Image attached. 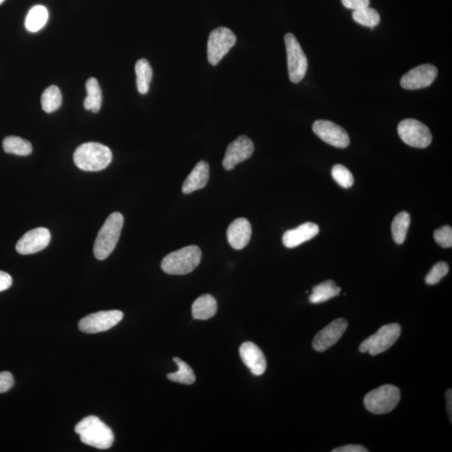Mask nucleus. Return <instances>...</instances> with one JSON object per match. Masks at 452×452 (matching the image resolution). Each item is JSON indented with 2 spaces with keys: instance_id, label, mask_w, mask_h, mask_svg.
Segmentation results:
<instances>
[{
  "instance_id": "1",
  "label": "nucleus",
  "mask_w": 452,
  "mask_h": 452,
  "mask_svg": "<svg viewBox=\"0 0 452 452\" xmlns=\"http://www.w3.org/2000/svg\"><path fill=\"white\" fill-rule=\"evenodd\" d=\"M75 431L80 435L82 443L98 449H109L114 442L113 430L97 416L83 419L75 427Z\"/></svg>"
},
{
  "instance_id": "2",
  "label": "nucleus",
  "mask_w": 452,
  "mask_h": 452,
  "mask_svg": "<svg viewBox=\"0 0 452 452\" xmlns=\"http://www.w3.org/2000/svg\"><path fill=\"white\" fill-rule=\"evenodd\" d=\"M75 164L77 168L88 172L105 169L113 160L111 149L99 143H86L79 146L74 153Z\"/></svg>"
},
{
  "instance_id": "3",
  "label": "nucleus",
  "mask_w": 452,
  "mask_h": 452,
  "mask_svg": "<svg viewBox=\"0 0 452 452\" xmlns=\"http://www.w3.org/2000/svg\"><path fill=\"white\" fill-rule=\"evenodd\" d=\"M202 253L197 246L186 247L169 253L161 263V268L169 275H186L201 263Z\"/></svg>"
},
{
  "instance_id": "4",
  "label": "nucleus",
  "mask_w": 452,
  "mask_h": 452,
  "mask_svg": "<svg viewBox=\"0 0 452 452\" xmlns=\"http://www.w3.org/2000/svg\"><path fill=\"white\" fill-rule=\"evenodd\" d=\"M123 215L114 212L106 219L94 244V256L99 260H105L114 251L123 226Z\"/></svg>"
},
{
  "instance_id": "5",
  "label": "nucleus",
  "mask_w": 452,
  "mask_h": 452,
  "mask_svg": "<svg viewBox=\"0 0 452 452\" xmlns=\"http://www.w3.org/2000/svg\"><path fill=\"white\" fill-rule=\"evenodd\" d=\"M400 400V389L395 385L384 384L368 393L364 397V405L368 412L383 414L392 412Z\"/></svg>"
},
{
  "instance_id": "6",
  "label": "nucleus",
  "mask_w": 452,
  "mask_h": 452,
  "mask_svg": "<svg viewBox=\"0 0 452 452\" xmlns=\"http://www.w3.org/2000/svg\"><path fill=\"white\" fill-rule=\"evenodd\" d=\"M400 334L401 327L398 323L381 327L375 334L361 343L359 352L363 354L368 352L372 356L382 354L396 343Z\"/></svg>"
},
{
  "instance_id": "7",
  "label": "nucleus",
  "mask_w": 452,
  "mask_h": 452,
  "mask_svg": "<svg viewBox=\"0 0 452 452\" xmlns=\"http://www.w3.org/2000/svg\"><path fill=\"white\" fill-rule=\"evenodd\" d=\"M285 45L287 49L289 78L297 84L305 77L309 66L308 59L296 37L291 33L285 36Z\"/></svg>"
},
{
  "instance_id": "8",
  "label": "nucleus",
  "mask_w": 452,
  "mask_h": 452,
  "mask_svg": "<svg viewBox=\"0 0 452 452\" xmlns=\"http://www.w3.org/2000/svg\"><path fill=\"white\" fill-rule=\"evenodd\" d=\"M398 134L410 147L425 148L432 142V135L424 123L416 119H405L398 125Z\"/></svg>"
},
{
  "instance_id": "9",
  "label": "nucleus",
  "mask_w": 452,
  "mask_h": 452,
  "mask_svg": "<svg viewBox=\"0 0 452 452\" xmlns=\"http://www.w3.org/2000/svg\"><path fill=\"white\" fill-rule=\"evenodd\" d=\"M236 42V36L230 29L219 27L210 33L207 56L210 65H217Z\"/></svg>"
},
{
  "instance_id": "10",
  "label": "nucleus",
  "mask_w": 452,
  "mask_h": 452,
  "mask_svg": "<svg viewBox=\"0 0 452 452\" xmlns=\"http://www.w3.org/2000/svg\"><path fill=\"white\" fill-rule=\"evenodd\" d=\"M123 318L119 310L102 311L87 315L78 323L80 331L86 334H98L113 329Z\"/></svg>"
},
{
  "instance_id": "11",
  "label": "nucleus",
  "mask_w": 452,
  "mask_h": 452,
  "mask_svg": "<svg viewBox=\"0 0 452 452\" xmlns=\"http://www.w3.org/2000/svg\"><path fill=\"white\" fill-rule=\"evenodd\" d=\"M313 130L319 139L332 146L345 148L350 145L348 132L342 127L327 120H318L313 123Z\"/></svg>"
},
{
  "instance_id": "12",
  "label": "nucleus",
  "mask_w": 452,
  "mask_h": 452,
  "mask_svg": "<svg viewBox=\"0 0 452 452\" xmlns=\"http://www.w3.org/2000/svg\"><path fill=\"white\" fill-rule=\"evenodd\" d=\"M51 232L47 228L40 227L24 234L16 244V251L20 255H31L44 250L51 242Z\"/></svg>"
},
{
  "instance_id": "13",
  "label": "nucleus",
  "mask_w": 452,
  "mask_h": 452,
  "mask_svg": "<svg viewBox=\"0 0 452 452\" xmlns=\"http://www.w3.org/2000/svg\"><path fill=\"white\" fill-rule=\"evenodd\" d=\"M254 143L247 136H240L228 146L222 162L226 170L233 169L236 165L250 159L254 153Z\"/></svg>"
},
{
  "instance_id": "14",
  "label": "nucleus",
  "mask_w": 452,
  "mask_h": 452,
  "mask_svg": "<svg viewBox=\"0 0 452 452\" xmlns=\"http://www.w3.org/2000/svg\"><path fill=\"white\" fill-rule=\"evenodd\" d=\"M438 74L433 65L425 64L417 66L406 73L400 80V86L406 90L425 88L432 84Z\"/></svg>"
},
{
  "instance_id": "15",
  "label": "nucleus",
  "mask_w": 452,
  "mask_h": 452,
  "mask_svg": "<svg viewBox=\"0 0 452 452\" xmlns=\"http://www.w3.org/2000/svg\"><path fill=\"white\" fill-rule=\"evenodd\" d=\"M348 321L344 318L336 319L330 325L322 329L315 336L313 341V348L318 352H325L343 337L347 329Z\"/></svg>"
},
{
  "instance_id": "16",
  "label": "nucleus",
  "mask_w": 452,
  "mask_h": 452,
  "mask_svg": "<svg viewBox=\"0 0 452 452\" xmlns=\"http://www.w3.org/2000/svg\"><path fill=\"white\" fill-rule=\"evenodd\" d=\"M240 355L253 375H263L267 370V359L260 348L252 342H246L240 347Z\"/></svg>"
},
{
  "instance_id": "17",
  "label": "nucleus",
  "mask_w": 452,
  "mask_h": 452,
  "mask_svg": "<svg viewBox=\"0 0 452 452\" xmlns=\"http://www.w3.org/2000/svg\"><path fill=\"white\" fill-rule=\"evenodd\" d=\"M251 223L244 218H238L232 222L227 230V240L235 250L246 247L251 237Z\"/></svg>"
},
{
  "instance_id": "18",
  "label": "nucleus",
  "mask_w": 452,
  "mask_h": 452,
  "mask_svg": "<svg viewBox=\"0 0 452 452\" xmlns=\"http://www.w3.org/2000/svg\"><path fill=\"white\" fill-rule=\"evenodd\" d=\"M318 232L319 227L316 224L306 222L296 229L286 231L283 236V243L288 248L297 247L315 237Z\"/></svg>"
},
{
  "instance_id": "19",
  "label": "nucleus",
  "mask_w": 452,
  "mask_h": 452,
  "mask_svg": "<svg viewBox=\"0 0 452 452\" xmlns=\"http://www.w3.org/2000/svg\"><path fill=\"white\" fill-rule=\"evenodd\" d=\"M210 178V166L205 161H201L186 178L182 192L189 194L205 187Z\"/></svg>"
},
{
  "instance_id": "20",
  "label": "nucleus",
  "mask_w": 452,
  "mask_h": 452,
  "mask_svg": "<svg viewBox=\"0 0 452 452\" xmlns=\"http://www.w3.org/2000/svg\"><path fill=\"white\" fill-rule=\"evenodd\" d=\"M217 312V302L213 296L205 294L198 297L192 305V315L197 320H207Z\"/></svg>"
},
{
  "instance_id": "21",
  "label": "nucleus",
  "mask_w": 452,
  "mask_h": 452,
  "mask_svg": "<svg viewBox=\"0 0 452 452\" xmlns=\"http://www.w3.org/2000/svg\"><path fill=\"white\" fill-rule=\"evenodd\" d=\"M341 288L338 287L334 281L327 280L315 286L309 297L311 304H318L325 302L339 295Z\"/></svg>"
},
{
  "instance_id": "22",
  "label": "nucleus",
  "mask_w": 452,
  "mask_h": 452,
  "mask_svg": "<svg viewBox=\"0 0 452 452\" xmlns=\"http://www.w3.org/2000/svg\"><path fill=\"white\" fill-rule=\"evenodd\" d=\"M86 88L87 96L84 101V107L86 110L97 114L100 111L102 103V90L97 79L89 78L86 83Z\"/></svg>"
},
{
  "instance_id": "23",
  "label": "nucleus",
  "mask_w": 452,
  "mask_h": 452,
  "mask_svg": "<svg viewBox=\"0 0 452 452\" xmlns=\"http://www.w3.org/2000/svg\"><path fill=\"white\" fill-rule=\"evenodd\" d=\"M135 72L137 76V87H138L139 93L143 95L147 94L153 77V70L148 61L145 59H140L137 61Z\"/></svg>"
},
{
  "instance_id": "24",
  "label": "nucleus",
  "mask_w": 452,
  "mask_h": 452,
  "mask_svg": "<svg viewBox=\"0 0 452 452\" xmlns=\"http://www.w3.org/2000/svg\"><path fill=\"white\" fill-rule=\"evenodd\" d=\"M49 18L47 8L42 6L33 7L29 11L26 20V27L30 32H37L41 30L47 23Z\"/></svg>"
},
{
  "instance_id": "25",
  "label": "nucleus",
  "mask_w": 452,
  "mask_h": 452,
  "mask_svg": "<svg viewBox=\"0 0 452 452\" xmlns=\"http://www.w3.org/2000/svg\"><path fill=\"white\" fill-rule=\"evenodd\" d=\"M3 148L7 153L18 156H28L32 153V145L20 137H7L3 141Z\"/></svg>"
},
{
  "instance_id": "26",
  "label": "nucleus",
  "mask_w": 452,
  "mask_h": 452,
  "mask_svg": "<svg viewBox=\"0 0 452 452\" xmlns=\"http://www.w3.org/2000/svg\"><path fill=\"white\" fill-rule=\"evenodd\" d=\"M410 224V215L408 212H400L396 215L392 222L391 231L393 239L398 244H403Z\"/></svg>"
},
{
  "instance_id": "27",
  "label": "nucleus",
  "mask_w": 452,
  "mask_h": 452,
  "mask_svg": "<svg viewBox=\"0 0 452 452\" xmlns=\"http://www.w3.org/2000/svg\"><path fill=\"white\" fill-rule=\"evenodd\" d=\"M178 366V371L167 375V378L173 382L182 384H192L196 381V375L192 368L185 361L180 358H173Z\"/></svg>"
},
{
  "instance_id": "28",
  "label": "nucleus",
  "mask_w": 452,
  "mask_h": 452,
  "mask_svg": "<svg viewBox=\"0 0 452 452\" xmlns=\"http://www.w3.org/2000/svg\"><path fill=\"white\" fill-rule=\"evenodd\" d=\"M62 102V95L59 87L49 86L41 96V106L45 113L51 114L59 109Z\"/></svg>"
},
{
  "instance_id": "29",
  "label": "nucleus",
  "mask_w": 452,
  "mask_h": 452,
  "mask_svg": "<svg viewBox=\"0 0 452 452\" xmlns=\"http://www.w3.org/2000/svg\"><path fill=\"white\" fill-rule=\"evenodd\" d=\"M352 19L361 26L371 27V29L378 26L380 22V16L378 12L368 7L354 10V13H352Z\"/></svg>"
},
{
  "instance_id": "30",
  "label": "nucleus",
  "mask_w": 452,
  "mask_h": 452,
  "mask_svg": "<svg viewBox=\"0 0 452 452\" xmlns=\"http://www.w3.org/2000/svg\"><path fill=\"white\" fill-rule=\"evenodd\" d=\"M332 176L337 183L343 188H350L354 185V176L345 166L336 164L332 169Z\"/></svg>"
},
{
  "instance_id": "31",
  "label": "nucleus",
  "mask_w": 452,
  "mask_h": 452,
  "mask_svg": "<svg viewBox=\"0 0 452 452\" xmlns=\"http://www.w3.org/2000/svg\"><path fill=\"white\" fill-rule=\"evenodd\" d=\"M448 272H449V265L447 263L441 261V263L435 264L426 276V283L428 285L437 284L443 277L447 275Z\"/></svg>"
},
{
  "instance_id": "32",
  "label": "nucleus",
  "mask_w": 452,
  "mask_h": 452,
  "mask_svg": "<svg viewBox=\"0 0 452 452\" xmlns=\"http://www.w3.org/2000/svg\"><path fill=\"white\" fill-rule=\"evenodd\" d=\"M435 242L443 248H450L452 246V229L450 226H445L435 231Z\"/></svg>"
},
{
  "instance_id": "33",
  "label": "nucleus",
  "mask_w": 452,
  "mask_h": 452,
  "mask_svg": "<svg viewBox=\"0 0 452 452\" xmlns=\"http://www.w3.org/2000/svg\"><path fill=\"white\" fill-rule=\"evenodd\" d=\"M14 378L10 372L0 373V393L9 391L13 387Z\"/></svg>"
},
{
  "instance_id": "34",
  "label": "nucleus",
  "mask_w": 452,
  "mask_h": 452,
  "mask_svg": "<svg viewBox=\"0 0 452 452\" xmlns=\"http://www.w3.org/2000/svg\"><path fill=\"white\" fill-rule=\"evenodd\" d=\"M344 7L348 9L358 10L370 6V0H342Z\"/></svg>"
},
{
  "instance_id": "35",
  "label": "nucleus",
  "mask_w": 452,
  "mask_h": 452,
  "mask_svg": "<svg viewBox=\"0 0 452 452\" xmlns=\"http://www.w3.org/2000/svg\"><path fill=\"white\" fill-rule=\"evenodd\" d=\"M12 285V277L5 272L0 271V293L9 289Z\"/></svg>"
},
{
  "instance_id": "36",
  "label": "nucleus",
  "mask_w": 452,
  "mask_h": 452,
  "mask_svg": "<svg viewBox=\"0 0 452 452\" xmlns=\"http://www.w3.org/2000/svg\"><path fill=\"white\" fill-rule=\"evenodd\" d=\"M333 452H368L366 447L360 445H348L342 447L335 448Z\"/></svg>"
},
{
  "instance_id": "37",
  "label": "nucleus",
  "mask_w": 452,
  "mask_h": 452,
  "mask_svg": "<svg viewBox=\"0 0 452 452\" xmlns=\"http://www.w3.org/2000/svg\"><path fill=\"white\" fill-rule=\"evenodd\" d=\"M451 389H448L446 393V409L448 414H449L450 421H451V414H452V393Z\"/></svg>"
},
{
  "instance_id": "38",
  "label": "nucleus",
  "mask_w": 452,
  "mask_h": 452,
  "mask_svg": "<svg viewBox=\"0 0 452 452\" xmlns=\"http://www.w3.org/2000/svg\"><path fill=\"white\" fill-rule=\"evenodd\" d=\"M3 2H5V0H0V5H1V3H3Z\"/></svg>"
}]
</instances>
